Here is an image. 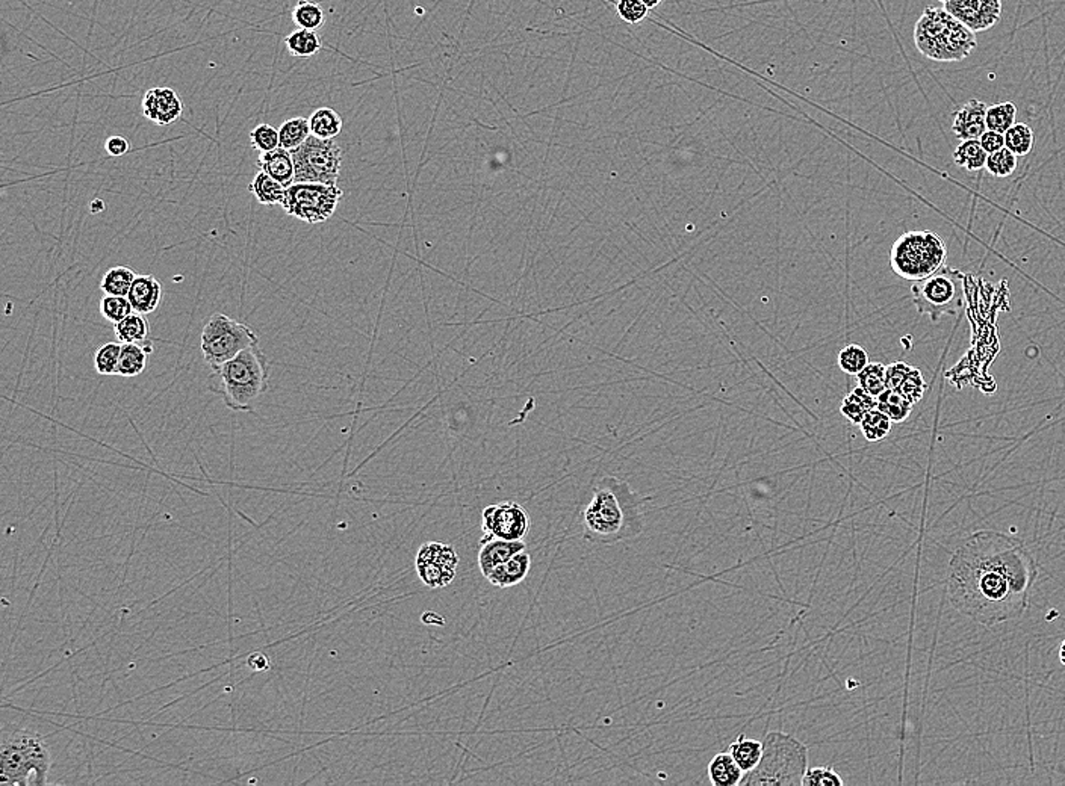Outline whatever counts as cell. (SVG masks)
Wrapping results in <instances>:
<instances>
[{
  "label": "cell",
  "instance_id": "cell-45",
  "mask_svg": "<svg viewBox=\"0 0 1065 786\" xmlns=\"http://www.w3.org/2000/svg\"><path fill=\"white\" fill-rule=\"evenodd\" d=\"M616 11H618L620 20H624L625 24H639L647 19L651 10L643 4L642 0H618Z\"/></svg>",
  "mask_w": 1065,
  "mask_h": 786
},
{
  "label": "cell",
  "instance_id": "cell-27",
  "mask_svg": "<svg viewBox=\"0 0 1065 786\" xmlns=\"http://www.w3.org/2000/svg\"><path fill=\"white\" fill-rule=\"evenodd\" d=\"M285 46L294 58H310L321 52L323 42L315 31L297 29L285 38Z\"/></svg>",
  "mask_w": 1065,
  "mask_h": 786
},
{
  "label": "cell",
  "instance_id": "cell-39",
  "mask_svg": "<svg viewBox=\"0 0 1065 786\" xmlns=\"http://www.w3.org/2000/svg\"><path fill=\"white\" fill-rule=\"evenodd\" d=\"M837 364L847 375H858L870 364L869 354L863 346L851 344L838 353Z\"/></svg>",
  "mask_w": 1065,
  "mask_h": 786
},
{
  "label": "cell",
  "instance_id": "cell-9",
  "mask_svg": "<svg viewBox=\"0 0 1065 786\" xmlns=\"http://www.w3.org/2000/svg\"><path fill=\"white\" fill-rule=\"evenodd\" d=\"M255 344H259L258 335L228 315H210L201 330V354L212 371Z\"/></svg>",
  "mask_w": 1065,
  "mask_h": 786
},
{
  "label": "cell",
  "instance_id": "cell-2",
  "mask_svg": "<svg viewBox=\"0 0 1065 786\" xmlns=\"http://www.w3.org/2000/svg\"><path fill=\"white\" fill-rule=\"evenodd\" d=\"M642 498L629 482L604 477L593 490L592 500L583 513L584 537L597 545H615L631 540L643 531Z\"/></svg>",
  "mask_w": 1065,
  "mask_h": 786
},
{
  "label": "cell",
  "instance_id": "cell-38",
  "mask_svg": "<svg viewBox=\"0 0 1065 786\" xmlns=\"http://www.w3.org/2000/svg\"><path fill=\"white\" fill-rule=\"evenodd\" d=\"M1015 117H1017V106L1011 102L990 106L987 110V129L994 131V132L1005 133L1008 129L1014 126Z\"/></svg>",
  "mask_w": 1065,
  "mask_h": 786
},
{
  "label": "cell",
  "instance_id": "cell-21",
  "mask_svg": "<svg viewBox=\"0 0 1065 786\" xmlns=\"http://www.w3.org/2000/svg\"><path fill=\"white\" fill-rule=\"evenodd\" d=\"M530 568H532V557L525 550H523V552H518L512 558L507 559L505 563L493 568L487 575L486 579L492 586L509 588V587L521 584L527 577Z\"/></svg>",
  "mask_w": 1065,
  "mask_h": 786
},
{
  "label": "cell",
  "instance_id": "cell-5",
  "mask_svg": "<svg viewBox=\"0 0 1065 786\" xmlns=\"http://www.w3.org/2000/svg\"><path fill=\"white\" fill-rule=\"evenodd\" d=\"M808 768V747L784 732H769L763 741L760 762L745 772L742 786H802Z\"/></svg>",
  "mask_w": 1065,
  "mask_h": 786
},
{
  "label": "cell",
  "instance_id": "cell-14",
  "mask_svg": "<svg viewBox=\"0 0 1065 786\" xmlns=\"http://www.w3.org/2000/svg\"><path fill=\"white\" fill-rule=\"evenodd\" d=\"M944 10L974 34L983 33L999 24L1001 0H949Z\"/></svg>",
  "mask_w": 1065,
  "mask_h": 786
},
{
  "label": "cell",
  "instance_id": "cell-20",
  "mask_svg": "<svg viewBox=\"0 0 1065 786\" xmlns=\"http://www.w3.org/2000/svg\"><path fill=\"white\" fill-rule=\"evenodd\" d=\"M258 167L260 171L269 174V178L282 183L283 187L289 188L296 183V165L292 153L283 147L276 150L260 153L258 158Z\"/></svg>",
  "mask_w": 1065,
  "mask_h": 786
},
{
  "label": "cell",
  "instance_id": "cell-6",
  "mask_svg": "<svg viewBox=\"0 0 1065 786\" xmlns=\"http://www.w3.org/2000/svg\"><path fill=\"white\" fill-rule=\"evenodd\" d=\"M51 770V753L44 736L20 732L4 741L0 749L2 785H46Z\"/></svg>",
  "mask_w": 1065,
  "mask_h": 786
},
{
  "label": "cell",
  "instance_id": "cell-4",
  "mask_svg": "<svg viewBox=\"0 0 1065 786\" xmlns=\"http://www.w3.org/2000/svg\"><path fill=\"white\" fill-rule=\"evenodd\" d=\"M919 53L937 63H961L978 46L976 35L944 8L928 6L914 26Z\"/></svg>",
  "mask_w": 1065,
  "mask_h": 786
},
{
  "label": "cell",
  "instance_id": "cell-34",
  "mask_svg": "<svg viewBox=\"0 0 1065 786\" xmlns=\"http://www.w3.org/2000/svg\"><path fill=\"white\" fill-rule=\"evenodd\" d=\"M988 153L983 150L979 140L961 141L960 146L953 151V162L969 171L982 170L987 164Z\"/></svg>",
  "mask_w": 1065,
  "mask_h": 786
},
{
  "label": "cell",
  "instance_id": "cell-17",
  "mask_svg": "<svg viewBox=\"0 0 1065 786\" xmlns=\"http://www.w3.org/2000/svg\"><path fill=\"white\" fill-rule=\"evenodd\" d=\"M988 106L978 99H972L953 112L952 132L961 141L979 140L987 132Z\"/></svg>",
  "mask_w": 1065,
  "mask_h": 786
},
{
  "label": "cell",
  "instance_id": "cell-36",
  "mask_svg": "<svg viewBox=\"0 0 1065 786\" xmlns=\"http://www.w3.org/2000/svg\"><path fill=\"white\" fill-rule=\"evenodd\" d=\"M861 389L878 398L887 389V366L883 364H869L856 375Z\"/></svg>",
  "mask_w": 1065,
  "mask_h": 786
},
{
  "label": "cell",
  "instance_id": "cell-15",
  "mask_svg": "<svg viewBox=\"0 0 1065 786\" xmlns=\"http://www.w3.org/2000/svg\"><path fill=\"white\" fill-rule=\"evenodd\" d=\"M142 115L158 126L176 123L185 111L182 99L170 87L151 88L142 97Z\"/></svg>",
  "mask_w": 1065,
  "mask_h": 786
},
{
  "label": "cell",
  "instance_id": "cell-1",
  "mask_svg": "<svg viewBox=\"0 0 1065 786\" xmlns=\"http://www.w3.org/2000/svg\"><path fill=\"white\" fill-rule=\"evenodd\" d=\"M1037 577V561L1021 541L1001 532L978 531L952 555L947 597L964 617L997 626L1023 616Z\"/></svg>",
  "mask_w": 1065,
  "mask_h": 786
},
{
  "label": "cell",
  "instance_id": "cell-31",
  "mask_svg": "<svg viewBox=\"0 0 1065 786\" xmlns=\"http://www.w3.org/2000/svg\"><path fill=\"white\" fill-rule=\"evenodd\" d=\"M137 274L129 267H114L102 277L101 289L105 296H128Z\"/></svg>",
  "mask_w": 1065,
  "mask_h": 786
},
{
  "label": "cell",
  "instance_id": "cell-33",
  "mask_svg": "<svg viewBox=\"0 0 1065 786\" xmlns=\"http://www.w3.org/2000/svg\"><path fill=\"white\" fill-rule=\"evenodd\" d=\"M876 407L892 419L893 423L905 422L913 412V404L892 389H885L876 398Z\"/></svg>",
  "mask_w": 1065,
  "mask_h": 786
},
{
  "label": "cell",
  "instance_id": "cell-35",
  "mask_svg": "<svg viewBox=\"0 0 1065 786\" xmlns=\"http://www.w3.org/2000/svg\"><path fill=\"white\" fill-rule=\"evenodd\" d=\"M1033 141H1035V137H1033L1032 128L1026 123H1015L1005 132L1006 149L1019 158L1029 155L1032 151Z\"/></svg>",
  "mask_w": 1065,
  "mask_h": 786
},
{
  "label": "cell",
  "instance_id": "cell-47",
  "mask_svg": "<svg viewBox=\"0 0 1065 786\" xmlns=\"http://www.w3.org/2000/svg\"><path fill=\"white\" fill-rule=\"evenodd\" d=\"M131 150V142L122 135H114L105 141V151L111 158H122Z\"/></svg>",
  "mask_w": 1065,
  "mask_h": 786
},
{
  "label": "cell",
  "instance_id": "cell-24",
  "mask_svg": "<svg viewBox=\"0 0 1065 786\" xmlns=\"http://www.w3.org/2000/svg\"><path fill=\"white\" fill-rule=\"evenodd\" d=\"M876 407V398L870 395L865 389L855 387L849 395L845 396L840 412L849 422L860 425L861 421Z\"/></svg>",
  "mask_w": 1065,
  "mask_h": 786
},
{
  "label": "cell",
  "instance_id": "cell-42",
  "mask_svg": "<svg viewBox=\"0 0 1065 786\" xmlns=\"http://www.w3.org/2000/svg\"><path fill=\"white\" fill-rule=\"evenodd\" d=\"M985 169L994 178H1010L1017 170V156L1003 147L1001 150L988 155Z\"/></svg>",
  "mask_w": 1065,
  "mask_h": 786
},
{
  "label": "cell",
  "instance_id": "cell-51",
  "mask_svg": "<svg viewBox=\"0 0 1065 786\" xmlns=\"http://www.w3.org/2000/svg\"><path fill=\"white\" fill-rule=\"evenodd\" d=\"M940 2H942V4H947V2H949V0H940Z\"/></svg>",
  "mask_w": 1065,
  "mask_h": 786
},
{
  "label": "cell",
  "instance_id": "cell-10",
  "mask_svg": "<svg viewBox=\"0 0 1065 786\" xmlns=\"http://www.w3.org/2000/svg\"><path fill=\"white\" fill-rule=\"evenodd\" d=\"M291 153L296 165V183L337 185L342 169V149L335 140H319L310 135L303 146Z\"/></svg>",
  "mask_w": 1065,
  "mask_h": 786
},
{
  "label": "cell",
  "instance_id": "cell-48",
  "mask_svg": "<svg viewBox=\"0 0 1065 786\" xmlns=\"http://www.w3.org/2000/svg\"><path fill=\"white\" fill-rule=\"evenodd\" d=\"M247 664L255 672H264V670H269V659L265 655H251L250 658L247 659Z\"/></svg>",
  "mask_w": 1065,
  "mask_h": 786
},
{
  "label": "cell",
  "instance_id": "cell-3",
  "mask_svg": "<svg viewBox=\"0 0 1065 786\" xmlns=\"http://www.w3.org/2000/svg\"><path fill=\"white\" fill-rule=\"evenodd\" d=\"M269 362L259 344L249 346L237 357L212 371L210 389L233 412H253L269 391Z\"/></svg>",
  "mask_w": 1065,
  "mask_h": 786
},
{
  "label": "cell",
  "instance_id": "cell-29",
  "mask_svg": "<svg viewBox=\"0 0 1065 786\" xmlns=\"http://www.w3.org/2000/svg\"><path fill=\"white\" fill-rule=\"evenodd\" d=\"M149 353L151 351L146 350V346L138 345V344H123L117 375H122V377L142 375L147 366Z\"/></svg>",
  "mask_w": 1065,
  "mask_h": 786
},
{
  "label": "cell",
  "instance_id": "cell-13",
  "mask_svg": "<svg viewBox=\"0 0 1065 786\" xmlns=\"http://www.w3.org/2000/svg\"><path fill=\"white\" fill-rule=\"evenodd\" d=\"M530 516L516 502H498L483 509L482 528L484 539L525 540L530 532Z\"/></svg>",
  "mask_w": 1065,
  "mask_h": 786
},
{
  "label": "cell",
  "instance_id": "cell-16",
  "mask_svg": "<svg viewBox=\"0 0 1065 786\" xmlns=\"http://www.w3.org/2000/svg\"><path fill=\"white\" fill-rule=\"evenodd\" d=\"M887 389L897 392L914 405L923 398L928 384L920 369L905 362H894L887 366Z\"/></svg>",
  "mask_w": 1065,
  "mask_h": 786
},
{
  "label": "cell",
  "instance_id": "cell-30",
  "mask_svg": "<svg viewBox=\"0 0 1065 786\" xmlns=\"http://www.w3.org/2000/svg\"><path fill=\"white\" fill-rule=\"evenodd\" d=\"M310 135L312 133H310L309 119H305V117H294V119L287 120L278 128L280 147L289 151L297 150L298 147L303 146Z\"/></svg>",
  "mask_w": 1065,
  "mask_h": 786
},
{
  "label": "cell",
  "instance_id": "cell-46",
  "mask_svg": "<svg viewBox=\"0 0 1065 786\" xmlns=\"http://www.w3.org/2000/svg\"><path fill=\"white\" fill-rule=\"evenodd\" d=\"M979 142L982 146L983 150L987 151L988 155L996 153L1005 147V133L994 132V131H987L982 137L979 138Z\"/></svg>",
  "mask_w": 1065,
  "mask_h": 786
},
{
  "label": "cell",
  "instance_id": "cell-25",
  "mask_svg": "<svg viewBox=\"0 0 1065 786\" xmlns=\"http://www.w3.org/2000/svg\"><path fill=\"white\" fill-rule=\"evenodd\" d=\"M729 753L743 771H751L760 762L761 754H763V742L754 740V738H747L745 735H738V740L729 745Z\"/></svg>",
  "mask_w": 1065,
  "mask_h": 786
},
{
  "label": "cell",
  "instance_id": "cell-37",
  "mask_svg": "<svg viewBox=\"0 0 1065 786\" xmlns=\"http://www.w3.org/2000/svg\"><path fill=\"white\" fill-rule=\"evenodd\" d=\"M892 419L888 418L887 414L883 413L878 407H874L863 421H861L860 428L865 441L879 442L885 439V437L892 432Z\"/></svg>",
  "mask_w": 1065,
  "mask_h": 786
},
{
  "label": "cell",
  "instance_id": "cell-43",
  "mask_svg": "<svg viewBox=\"0 0 1065 786\" xmlns=\"http://www.w3.org/2000/svg\"><path fill=\"white\" fill-rule=\"evenodd\" d=\"M251 147L259 153H267V151L276 150L280 147V138H278V131L273 128L271 124L262 123L256 126L250 132Z\"/></svg>",
  "mask_w": 1065,
  "mask_h": 786
},
{
  "label": "cell",
  "instance_id": "cell-28",
  "mask_svg": "<svg viewBox=\"0 0 1065 786\" xmlns=\"http://www.w3.org/2000/svg\"><path fill=\"white\" fill-rule=\"evenodd\" d=\"M114 332L122 344H140L149 339L151 324L147 321L146 315L133 312L122 323L115 324Z\"/></svg>",
  "mask_w": 1065,
  "mask_h": 786
},
{
  "label": "cell",
  "instance_id": "cell-50",
  "mask_svg": "<svg viewBox=\"0 0 1065 786\" xmlns=\"http://www.w3.org/2000/svg\"><path fill=\"white\" fill-rule=\"evenodd\" d=\"M1060 661L1062 663V665H1065V640L1062 641V645L1060 647Z\"/></svg>",
  "mask_w": 1065,
  "mask_h": 786
},
{
  "label": "cell",
  "instance_id": "cell-40",
  "mask_svg": "<svg viewBox=\"0 0 1065 786\" xmlns=\"http://www.w3.org/2000/svg\"><path fill=\"white\" fill-rule=\"evenodd\" d=\"M122 342H108L101 346L94 354V369L101 375H117L120 354H122Z\"/></svg>",
  "mask_w": 1065,
  "mask_h": 786
},
{
  "label": "cell",
  "instance_id": "cell-22",
  "mask_svg": "<svg viewBox=\"0 0 1065 786\" xmlns=\"http://www.w3.org/2000/svg\"><path fill=\"white\" fill-rule=\"evenodd\" d=\"M707 772L713 786H738L745 776V771L738 767L729 752L716 754L708 763Z\"/></svg>",
  "mask_w": 1065,
  "mask_h": 786
},
{
  "label": "cell",
  "instance_id": "cell-11",
  "mask_svg": "<svg viewBox=\"0 0 1065 786\" xmlns=\"http://www.w3.org/2000/svg\"><path fill=\"white\" fill-rule=\"evenodd\" d=\"M341 188L324 183H292L282 208L292 218L319 224L332 218L342 199Z\"/></svg>",
  "mask_w": 1065,
  "mask_h": 786
},
{
  "label": "cell",
  "instance_id": "cell-32",
  "mask_svg": "<svg viewBox=\"0 0 1065 786\" xmlns=\"http://www.w3.org/2000/svg\"><path fill=\"white\" fill-rule=\"evenodd\" d=\"M292 22L298 29L306 31H318L323 28L326 15L321 5L310 0H298L292 10Z\"/></svg>",
  "mask_w": 1065,
  "mask_h": 786
},
{
  "label": "cell",
  "instance_id": "cell-12",
  "mask_svg": "<svg viewBox=\"0 0 1065 786\" xmlns=\"http://www.w3.org/2000/svg\"><path fill=\"white\" fill-rule=\"evenodd\" d=\"M459 566V555L454 548L445 543L428 541L419 548L415 568L419 579L428 588H442L454 581Z\"/></svg>",
  "mask_w": 1065,
  "mask_h": 786
},
{
  "label": "cell",
  "instance_id": "cell-41",
  "mask_svg": "<svg viewBox=\"0 0 1065 786\" xmlns=\"http://www.w3.org/2000/svg\"><path fill=\"white\" fill-rule=\"evenodd\" d=\"M101 314L115 325L133 314V307L128 296H105L101 301Z\"/></svg>",
  "mask_w": 1065,
  "mask_h": 786
},
{
  "label": "cell",
  "instance_id": "cell-8",
  "mask_svg": "<svg viewBox=\"0 0 1065 786\" xmlns=\"http://www.w3.org/2000/svg\"><path fill=\"white\" fill-rule=\"evenodd\" d=\"M911 296L917 312L929 315L937 323L944 315H955L964 305V276L944 265L928 277L914 282Z\"/></svg>",
  "mask_w": 1065,
  "mask_h": 786
},
{
  "label": "cell",
  "instance_id": "cell-19",
  "mask_svg": "<svg viewBox=\"0 0 1065 786\" xmlns=\"http://www.w3.org/2000/svg\"><path fill=\"white\" fill-rule=\"evenodd\" d=\"M133 312L151 315L160 307L162 300V285L153 276H137L128 294Z\"/></svg>",
  "mask_w": 1065,
  "mask_h": 786
},
{
  "label": "cell",
  "instance_id": "cell-23",
  "mask_svg": "<svg viewBox=\"0 0 1065 786\" xmlns=\"http://www.w3.org/2000/svg\"><path fill=\"white\" fill-rule=\"evenodd\" d=\"M249 189L255 196L256 200L264 206H282L285 196H287V188L278 180H274L273 178H269V174L264 171L256 174Z\"/></svg>",
  "mask_w": 1065,
  "mask_h": 786
},
{
  "label": "cell",
  "instance_id": "cell-26",
  "mask_svg": "<svg viewBox=\"0 0 1065 786\" xmlns=\"http://www.w3.org/2000/svg\"><path fill=\"white\" fill-rule=\"evenodd\" d=\"M310 133L319 140H335L341 133L342 119L332 108H318L309 117Z\"/></svg>",
  "mask_w": 1065,
  "mask_h": 786
},
{
  "label": "cell",
  "instance_id": "cell-7",
  "mask_svg": "<svg viewBox=\"0 0 1065 786\" xmlns=\"http://www.w3.org/2000/svg\"><path fill=\"white\" fill-rule=\"evenodd\" d=\"M946 244L937 233L913 230L897 238L890 250V265L899 277L917 282L946 264Z\"/></svg>",
  "mask_w": 1065,
  "mask_h": 786
},
{
  "label": "cell",
  "instance_id": "cell-44",
  "mask_svg": "<svg viewBox=\"0 0 1065 786\" xmlns=\"http://www.w3.org/2000/svg\"><path fill=\"white\" fill-rule=\"evenodd\" d=\"M842 776L833 767L806 768L802 786H842Z\"/></svg>",
  "mask_w": 1065,
  "mask_h": 786
},
{
  "label": "cell",
  "instance_id": "cell-18",
  "mask_svg": "<svg viewBox=\"0 0 1065 786\" xmlns=\"http://www.w3.org/2000/svg\"><path fill=\"white\" fill-rule=\"evenodd\" d=\"M525 550L523 540H503V539H483L482 549L478 552V566L483 577H486L493 568L505 563L518 552Z\"/></svg>",
  "mask_w": 1065,
  "mask_h": 786
},
{
  "label": "cell",
  "instance_id": "cell-49",
  "mask_svg": "<svg viewBox=\"0 0 1065 786\" xmlns=\"http://www.w3.org/2000/svg\"><path fill=\"white\" fill-rule=\"evenodd\" d=\"M642 2L645 4V5L648 6V8H650V10H654V8H657V6L661 5V2H663V0H642Z\"/></svg>",
  "mask_w": 1065,
  "mask_h": 786
}]
</instances>
